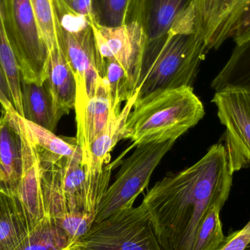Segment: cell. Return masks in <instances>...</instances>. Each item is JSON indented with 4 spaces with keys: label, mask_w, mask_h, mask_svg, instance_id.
Instances as JSON below:
<instances>
[{
    "label": "cell",
    "mask_w": 250,
    "mask_h": 250,
    "mask_svg": "<svg viewBox=\"0 0 250 250\" xmlns=\"http://www.w3.org/2000/svg\"><path fill=\"white\" fill-rule=\"evenodd\" d=\"M45 85L48 89L54 117L57 123L74 109L76 83L71 67L58 38L49 50Z\"/></svg>",
    "instance_id": "14"
},
{
    "label": "cell",
    "mask_w": 250,
    "mask_h": 250,
    "mask_svg": "<svg viewBox=\"0 0 250 250\" xmlns=\"http://www.w3.org/2000/svg\"><path fill=\"white\" fill-rule=\"evenodd\" d=\"M250 37V0H246L233 21L228 38H232L236 45L242 43Z\"/></svg>",
    "instance_id": "28"
},
{
    "label": "cell",
    "mask_w": 250,
    "mask_h": 250,
    "mask_svg": "<svg viewBox=\"0 0 250 250\" xmlns=\"http://www.w3.org/2000/svg\"><path fill=\"white\" fill-rule=\"evenodd\" d=\"M57 35L64 55L71 67L76 83L75 104L76 123L83 117L89 99L102 79V62L97 51L92 25L77 32H70L59 27L56 21Z\"/></svg>",
    "instance_id": "11"
},
{
    "label": "cell",
    "mask_w": 250,
    "mask_h": 250,
    "mask_svg": "<svg viewBox=\"0 0 250 250\" xmlns=\"http://www.w3.org/2000/svg\"><path fill=\"white\" fill-rule=\"evenodd\" d=\"M232 185L233 174L220 143L195 164L156 182L141 204L163 250H192L204 217L212 207L223 208Z\"/></svg>",
    "instance_id": "1"
},
{
    "label": "cell",
    "mask_w": 250,
    "mask_h": 250,
    "mask_svg": "<svg viewBox=\"0 0 250 250\" xmlns=\"http://www.w3.org/2000/svg\"><path fill=\"white\" fill-rule=\"evenodd\" d=\"M76 242L83 250H163L143 204L93 223Z\"/></svg>",
    "instance_id": "6"
},
{
    "label": "cell",
    "mask_w": 250,
    "mask_h": 250,
    "mask_svg": "<svg viewBox=\"0 0 250 250\" xmlns=\"http://www.w3.org/2000/svg\"><path fill=\"white\" fill-rule=\"evenodd\" d=\"M205 115L202 102L192 86L161 89L135 101L126 121L125 140L132 145L114 163L118 166L131 148L143 144L176 141Z\"/></svg>",
    "instance_id": "2"
},
{
    "label": "cell",
    "mask_w": 250,
    "mask_h": 250,
    "mask_svg": "<svg viewBox=\"0 0 250 250\" xmlns=\"http://www.w3.org/2000/svg\"><path fill=\"white\" fill-rule=\"evenodd\" d=\"M75 243L54 219L46 216L16 250H62Z\"/></svg>",
    "instance_id": "22"
},
{
    "label": "cell",
    "mask_w": 250,
    "mask_h": 250,
    "mask_svg": "<svg viewBox=\"0 0 250 250\" xmlns=\"http://www.w3.org/2000/svg\"><path fill=\"white\" fill-rule=\"evenodd\" d=\"M23 170L18 113L4 111L0 123V191L13 195Z\"/></svg>",
    "instance_id": "15"
},
{
    "label": "cell",
    "mask_w": 250,
    "mask_h": 250,
    "mask_svg": "<svg viewBox=\"0 0 250 250\" xmlns=\"http://www.w3.org/2000/svg\"><path fill=\"white\" fill-rule=\"evenodd\" d=\"M250 242V221L242 230L227 236L220 250H245Z\"/></svg>",
    "instance_id": "29"
},
{
    "label": "cell",
    "mask_w": 250,
    "mask_h": 250,
    "mask_svg": "<svg viewBox=\"0 0 250 250\" xmlns=\"http://www.w3.org/2000/svg\"><path fill=\"white\" fill-rule=\"evenodd\" d=\"M54 220L74 242L84 236L94 223L89 217L81 214H68Z\"/></svg>",
    "instance_id": "27"
},
{
    "label": "cell",
    "mask_w": 250,
    "mask_h": 250,
    "mask_svg": "<svg viewBox=\"0 0 250 250\" xmlns=\"http://www.w3.org/2000/svg\"><path fill=\"white\" fill-rule=\"evenodd\" d=\"M0 66L7 79L13 105L20 117H23L21 104V72L16 54L7 35L4 21L3 0H0Z\"/></svg>",
    "instance_id": "21"
},
{
    "label": "cell",
    "mask_w": 250,
    "mask_h": 250,
    "mask_svg": "<svg viewBox=\"0 0 250 250\" xmlns=\"http://www.w3.org/2000/svg\"><path fill=\"white\" fill-rule=\"evenodd\" d=\"M42 38L49 50L57 41L54 0H30Z\"/></svg>",
    "instance_id": "26"
},
{
    "label": "cell",
    "mask_w": 250,
    "mask_h": 250,
    "mask_svg": "<svg viewBox=\"0 0 250 250\" xmlns=\"http://www.w3.org/2000/svg\"><path fill=\"white\" fill-rule=\"evenodd\" d=\"M221 207H214L208 211L200 225L192 250H220L227 237L220 220Z\"/></svg>",
    "instance_id": "24"
},
{
    "label": "cell",
    "mask_w": 250,
    "mask_h": 250,
    "mask_svg": "<svg viewBox=\"0 0 250 250\" xmlns=\"http://www.w3.org/2000/svg\"><path fill=\"white\" fill-rule=\"evenodd\" d=\"M245 250H250V242L249 243V245L247 246V248H245Z\"/></svg>",
    "instance_id": "33"
},
{
    "label": "cell",
    "mask_w": 250,
    "mask_h": 250,
    "mask_svg": "<svg viewBox=\"0 0 250 250\" xmlns=\"http://www.w3.org/2000/svg\"><path fill=\"white\" fill-rule=\"evenodd\" d=\"M191 17L199 21L195 0H135L132 20L141 23L150 42L165 36L176 22Z\"/></svg>",
    "instance_id": "13"
},
{
    "label": "cell",
    "mask_w": 250,
    "mask_h": 250,
    "mask_svg": "<svg viewBox=\"0 0 250 250\" xmlns=\"http://www.w3.org/2000/svg\"><path fill=\"white\" fill-rule=\"evenodd\" d=\"M111 110L109 85L102 78L95 94L88 102L83 117L76 123V141L83 152V166L87 159L91 144L108 123Z\"/></svg>",
    "instance_id": "16"
},
{
    "label": "cell",
    "mask_w": 250,
    "mask_h": 250,
    "mask_svg": "<svg viewBox=\"0 0 250 250\" xmlns=\"http://www.w3.org/2000/svg\"><path fill=\"white\" fill-rule=\"evenodd\" d=\"M23 155V170L20 182L13 195L29 231L46 217L39 160L34 143L25 126L23 118L19 115Z\"/></svg>",
    "instance_id": "12"
},
{
    "label": "cell",
    "mask_w": 250,
    "mask_h": 250,
    "mask_svg": "<svg viewBox=\"0 0 250 250\" xmlns=\"http://www.w3.org/2000/svg\"><path fill=\"white\" fill-rule=\"evenodd\" d=\"M211 86L216 92L227 89L250 92V37L236 45L227 64Z\"/></svg>",
    "instance_id": "19"
},
{
    "label": "cell",
    "mask_w": 250,
    "mask_h": 250,
    "mask_svg": "<svg viewBox=\"0 0 250 250\" xmlns=\"http://www.w3.org/2000/svg\"><path fill=\"white\" fill-rule=\"evenodd\" d=\"M22 118L54 132L57 123L52 103L45 82L21 79Z\"/></svg>",
    "instance_id": "18"
},
{
    "label": "cell",
    "mask_w": 250,
    "mask_h": 250,
    "mask_svg": "<svg viewBox=\"0 0 250 250\" xmlns=\"http://www.w3.org/2000/svg\"><path fill=\"white\" fill-rule=\"evenodd\" d=\"M135 0H95V17L101 26L117 27L132 21Z\"/></svg>",
    "instance_id": "25"
},
{
    "label": "cell",
    "mask_w": 250,
    "mask_h": 250,
    "mask_svg": "<svg viewBox=\"0 0 250 250\" xmlns=\"http://www.w3.org/2000/svg\"><path fill=\"white\" fill-rule=\"evenodd\" d=\"M175 142L151 143L135 147L132 154L120 163V170L100 204L94 223L103 221L121 208L133 207L135 200L148 186L154 170Z\"/></svg>",
    "instance_id": "5"
},
{
    "label": "cell",
    "mask_w": 250,
    "mask_h": 250,
    "mask_svg": "<svg viewBox=\"0 0 250 250\" xmlns=\"http://www.w3.org/2000/svg\"><path fill=\"white\" fill-rule=\"evenodd\" d=\"M97 51L102 60L114 59L124 69L134 92L141 79L148 40L138 21L132 20L122 26L108 27L92 23Z\"/></svg>",
    "instance_id": "10"
},
{
    "label": "cell",
    "mask_w": 250,
    "mask_h": 250,
    "mask_svg": "<svg viewBox=\"0 0 250 250\" xmlns=\"http://www.w3.org/2000/svg\"><path fill=\"white\" fill-rule=\"evenodd\" d=\"M208 0H195L197 11H198V19H199L200 24L203 29V22L207 13V5Z\"/></svg>",
    "instance_id": "31"
},
{
    "label": "cell",
    "mask_w": 250,
    "mask_h": 250,
    "mask_svg": "<svg viewBox=\"0 0 250 250\" xmlns=\"http://www.w3.org/2000/svg\"><path fill=\"white\" fill-rule=\"evenodd\" d=\"M207 52L202 31L188 33L171 29L148 42L138 98L161 89L192 86Z\"/></svg>",
    "instance_id": "3"
},
{
    "label": "cell",
    "mask_w": 250,
    "mask_h": 250,
    "mask_svg": "<svg viewBox=\"0 0 250 250\" xmlns=\"http://www.w3.org/2000/svg\"><path fill=\"white\" fill-rule=\"evenodd\" d=\"M0 123H1V119H0Z\"/></svg>",
    "instance_id": "34"
},
{
    "label": "cell",
    "mask_w": 250,
    "mask_h": 250,
    "mask_svg": "<svg viewBox=\"0 0 250 250\" xmlns=\"http://www.w3.org/2000/svg\"><path fill=\"white\" fill-rule=\"evenodd\" d=\"M139 88L126 101L124 108L117 111L111 108L109 119L104 130L91 144L84 163L86 195L91 214L95 217L100 204L109 187L112 170L109 168L111 151L122 140H125L126 121L138 98Z\"/></svg>",
    "instance_id": "8"
},
{
    "label": "cell",
    "mask_w": 250,
    "mask_h": 250,
    "mask_svg": "<svg viewBox=\"0 0 250 250\" xmlns=\"http://www.w3.org/2000/svg\"><path fill=\"white\" fill-rule=\"evenodd\" d=\"M0 104L5 112L17 113L13 105V98H12L11 92H10L7 79L4 76L1 66H0Z\"/></svg>",
    "instance_id": "30"
},
{
    "label": "cell",
    "mask_w": 250,
    "mask_h": 250,
    "mask_svg": "<svg viewBox=\"0 0 250 250\" xmlns=\"http://www.w3.org/2000/svg\"><path fill=\"white\" fill-rule=\"evenodd\" d=\"M23 122L38 151L69 157L73 155L81 148L78 145L76 138L59 137L43 126L23 118Z\"/></svg>",
    "instance_id": "23"
},
{
    "label": "cell",
    "mask_w": 250,
    "mask_h": 250,
    "mask_svg": "<svg viewBox=\"0 0 250 250\" xmlns=\"http://www.w3.org/2000/svg\"><path fill=\"white\" fill-rule=\"evenodd\" d=\"M83 250L78 245L77 242H75V243L71 244L70 246L67 247V248H64V250Z\"/></svg>",
    "instance_id": "32"
},
{
    "label": "cell",
    "mask_w": 250,
    "mask_h": 250,
    "mask_svg": "<svg viewBox=\"0 0 250 250\" xmlns=\"http://www.w3.org/2000/svg\"><path fill=\"white\" fill-rule=\"evenodd\" d=\"M36 151L46 216L56 219L81 214L95 222L88 206L82 148L69 157Z\"/></svg>",
    "instance_id": "4"
},
{
    "label": "cell",
    "mask_w": 250,
    "mask_h": 250,
    "mask_svg": "<svg viewBox=\"0 0 250 250\" xmlns=\"http://www.w3.org/2000/svg\"><path fill=\"white\" fill-rule=\"evenodd\" d=\"M3 7L7 35L22 79L44 83L49 52L30 0H3Z\"/></svg>",
    "instance_id": "7"
},
{
    "label": "cell",
    "mask_w": 250,
    "mask_h": 250,
    "mask_svg": "<svg viewBox=\"0 0 250 250\" xmlns=\"http://www.w3.org/2000/svg\"><path fill=\"white\" fill-rule=\"evenodd\" d=\"M211 102L226 126L223 139L230 173L250 166V92L227 89L216 92Z\"/></svg>",
    "instance_id": "9"
},
{
    "label": "cell",
    "mask_w": 250,
    "mask_h": 250,
    "mask_svg": "<svg viewBox=\"0 0 250 250\" xmlns=\"http://www.w3.org/2000/svg\"><path fill=\"white\" fill-rule=\"evenodd\" d=\"M246 0H212L203 23L207 51L218 49Z\"/></svg>",
    "instance_id": "17"
},
{
    "label": "cell",
    "mask_w": 250,
    "mask_h": 250,
    "mask_svg": "<svg viewBox=\"0 0 250 250\" xmlns=\"http://www.w3.org/2000/svg\"><path fill=\"white\" fill-rule=\"evenodd\" d=\"M29 232L13 195L0 191V250H16Z\"/></svg>",
    "instance_id": "20"
}]
</instances>
